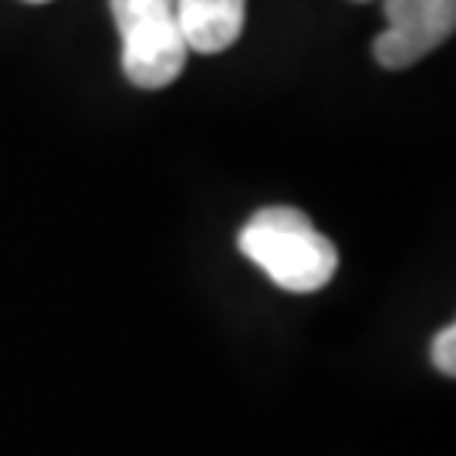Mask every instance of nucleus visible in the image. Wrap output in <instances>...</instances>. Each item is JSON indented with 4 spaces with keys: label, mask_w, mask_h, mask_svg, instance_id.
<instances>
[{
    "label": "nucleus",
    "mask_w": 456,
    "mask_h": 456,
    "mask_svg": "<svg viewBox=\"0 0 456 456\" xmlns=\"http://www.w3.org/2000/svg\"><path fill=\"white\" fill-rule=\"evenodd\" d=\"M433 365H436V372L456 375V328L446 325L436 331V338H433Z\"/></svg>",
    "instance_id": "5"
},
{
    "label": "nucleus",
    "mask_w": 456,
    "mask_h": 456,
    "mask_svg": "<svg viewBox=\"0 0 456 456\" xmlns=\"http://www.w3.org/2000/svg\"><path fill=\"white\" fill-rule=\"evenodd\" d=\"M122 34V71L135 88H166L183 75L190 48L183 41L176 0H109Z\"/></svg>",
    "instance_id": "2"
},
{
    "label": "nucleus",
    "mask_w": 456,
    "mask_h": 456,
    "mask_svg": "<svg viewBox=\"0 0 456 456\" xmlns=\"http://www.w3.org/2000/svg\"><path fill=\"white\" fill-rule=\"evenodd\" d=\"M386 31L375 37V61L403 71L436 51L456 28V0H382Z\"/></svg>",
    "instance_id": "3"
},
{
    "label": "nucleus",
    "mask_w": 456,
    "mask_h": 456,
    "mask_svg": "<svg viewBox=\"0 0 456 456\" xmlns=\"http://www.w3.org/2000/svg\"><path fill=\"white\" fill-rule=\"evenodd\" d=\"M183 41L196 54H220L244 34L247 0H176Z\"/></svg>",
    "instance_id": "4"
},
{
    "label": "nucleus",
    "mask_w": 456,
    "mask_h": 456,
    "mask_svg": "<svg viewBox=\"0 0 456 456\" xmlns=\"http://www.w3.org/2000/svg\"><path fill=\"white\" fill-rule=\"evenodd\" d=\"M237 247L277 288L291 294L322 291L338 271V250L308 213L294 207H264L244 224Z\"/></svg>",
    "instance_id": "1"
},
{
    "label": "nucleus",
    "mask_w": 456,
    "mask_h": 456,
    "mask_svg": "<svg viewBox=\"0 0 456 456\" xmlns=\"http://www.w3.org/2000/svg\"><path fill=\"white\" fill-rule=\"evenodd\" d=\"M355 4H369V0H355Z\"/></svg>",
    "instance_id": "7"
},
{
    "label": "nucleus",
    "mask_w": 456,
    "mask_h": 456,
    "mask_svg": "<svg viewBox=\"0 0 456 456\" xmlns=\"http://www.w3.org/2000/svg\"><path fill=\"white\" fill-rule=\"evenodd\" d=\"M24 4H48V0H24Z\"/></svg>",
    "instance_id": "6"
}]
</instances>
